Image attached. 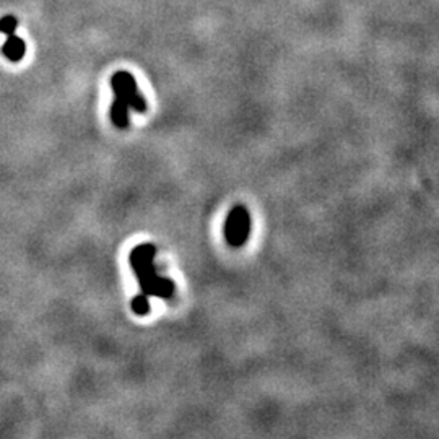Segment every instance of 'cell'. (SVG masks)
I'll list each match as a JSON object with an SVG mask.
<instances>
[{
    "instance_id": "obj_3",
    "label": "cell",
    "mask_w": 439,
    "mask_h": 439,
    "mask_svg": "<svg viewBox=\"0 0 439 439\" xmlns=\"http://www.w3.org/2000/svg\"><path fill=\"white\" fill-rule=\"evenodd\" d=\"M251 235V215L246 207L236 205L225 222V240L231 247H242Z\"/></svg>"
},
{
    "instance_id": "obj_2",
    "label": "cell",
    "mask_w": 439,
    "mask_h": 439,
    "mask_svg": "<svg viewBox=\"0 0 439 439\" xmlns=\"http://www.w3.org/2000/svg\"><path fill=\"white\" fill-rule=\"evenodd\" d=\"M111 87L114 92V97L124 99L129 104V108L133 109L137 113H145L147 111V101L143 97L138 93V87L135 78L131 72L127 70H117L114 72L111 77Z\"/></svg>"
},
{
    "instance_id": "obj_6",
    "label": "cell",
    "mask_w": 439,
    "mask_h": 439,
    "mask_svg": "<svg viewBox=\"0 0 439 439\" xmlns=\"http://www.w3.org/2000/svg\"><path fill=\"white\" fill-rule=\"evenodd\" d=\"M131 308H132L133 314H137V316H147V314L150 313L149 297H147V295H143L140 291L137 297H133L132 303H131Z\"/></svg>"
},
{
    "instance_id": "obj_7",
    "label": "cell",
    "mask_w": 439,
    "mask_h": 439,
    "mask_svg": "<svg viewBox=\"0 0 439 439\" xmlns=\"http://www.w3.org/2000/svg\"><path fill=\"white\" fill-rule=\"evenodd\" d=\"M17 28H18V20L15 17L7 15V17L0 18V33H3L6 36L15 35Z\"/></svg>"
},
{
    "instance_id": "obj_1",
    "label": "cell",
    "mask_w": 439,
    "mask_h": 439,
    "mask_svg": "<svg viewBox=\"0 0 439 439\" xmlns=\"http://www.w3.org/2000/svg\"><path fill=\"white\" fill-rule=\"evenodd\" d=\"M155 256L156 247L151 242H145V245L133 247L129 262H131L132 270L135 272L143 295H147L149 298H171L176 290L174 281L156 274Z\"/></svg>"
},
{
    "instance_id": "obj_5",
    "label": "cell",
    "mask_w": 439,
    "mask_h": 439,
    "mask_svg": "<svg viewBox=\"0 0 439 439\" xmlns=\"http://www.w3.org/2000/svg\"><path fill=\"white\" fill-rule=\"evenodd\" d=\"M129 109L131 108H129V104L124 99L114 97L109 114H111V121L114 126L117 129H122V131L129 127Z\"/></svg>"
},
{
    "instance_id": "obj_4",
    "label": "cell",
    "mask_w": 439,
    "mask_h": 439,
    "mask_svg": "<svg viewBox=\"0 0 439 439\" xmlns=\"http://www.w3.org/2000/svg\"><path fill=\"white\" fill-rule=\"evenodd\" d=\"M2 52L8 60L20 62L26 52V44H25V41L22 40V38H18L15 35H10V36H7V41L3 42Z\"/></svg>"
}]
</instances>
